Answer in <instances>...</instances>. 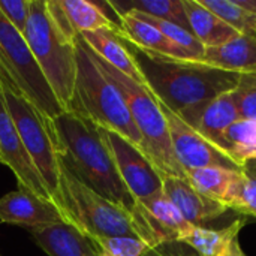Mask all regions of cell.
<instances>
[{"label": "cell", "instance_id": "cell-1", "mask_svg": "<svg viewBox=\"0 0 256 256\" xmlns=\"http://www.w3.org/2000/svg\"><path fill=\"white\" fill-rule=\"evenodd\" d=\"M150 93L190 128H196L204 110L219 96L232 92L240 74L159 56L124 40Z\"/></svg>", "mask_w": 256, "mask_h": 256}, {"label": "cell", "instance_id": "cell-2", "mask_svg": "<svg viewBox=\"0 0 256 256\" xmlns=\"http://www.w3.org/2000/svg\"><path fill=\"white\" fill-rule=\"evenodd\" d=\"M51 128L62 165L96 194L132 213L136 201L124 186L96 124L75 111H63L51 120Z\"/></svg>", "mask_w": 256, "mask_h": 256}, {"label": "cell", "instance_id": "cell-3", "mask_svg": "<svg viewBox=\"0 0 256 256\" xmlns=\"http://www.w3.org/2000/svg\"><path fill=\"white\" fill-rule=\"evenodd\" d=\"M75 44L76 80L74 99L68 111H75L87 117L96 126L122 135L142 150V138L132 120L122 93L96 64L90 48L80 36Z\"/></svg>", "mask_w": 256, "mask_h": 256}, {"label": "cell", "instance_id": "cell-4", "mask_svg": "<svg viewBox=\"0 0 256 256\" xmlns=\"http://www.w3.org/2000/svg\"><path fill=\"white\" fill-rule=\"evenodd\" d=\"M22 36L57 100L68 111L76 80V39H70L57 26L46 0H30V15Z\"/></svg>", "mask_w": 256, "mask_h": 256}, {"label": "cell", "instance_id": "cell-5", "mask_svg": "<svg viewBox=\"0 0 256 256\" xmlns=\"http://www.w3.org/2000/svg\"><path fill=\"white\" fill-rule=\"evenodd\" d=\"M92 51V50H90ZM93 60L102 69V72L114 82V86L122 93L132 120L142 138V152L154 165V168L164 177H184V171L178 165L168 132V124L158 99L150 93V90L130 80L99 56L92 51Z\"/></svg>", "mask_w": 256, "mask_h": 256}, {"label": "cell", "instance_id": "cell-6", "mask_svg": "<svg viewBox=\"0 0 256 256\" xmlns=\"http://www.w3.org/2000/svg\"><path fill=\"white\" fill-rule=\"evenodd\" d=\"M57 206L68 222L93 242L112 237L140 238L134 214L129 210L96 194L62 162Z\"/></svg>", "mask_w": 256, "mask_h": 256}, {"label": "cell", "instance_id": "cell-7", "mask_svg": "<svg viewBox=\"0 0 256 256\" xmlns=\"http://www.w3.org/2000/svg\"><path fill=\"white\" fill-rule=\"evenodd\" d=\"M0 87L27 99L45 118L64 110L45 80L24 36L0 12Z\"/></svg>", "mask_w": 256, "mask_h": 256}, {"label": "cell", "instance_id": "cell-8", "mask_svg": "<svg viewBox=\"0 0 256 256\" xmlns=\"http://www.w3.org/2000/svg\"><path fill=\"white\" fill-rule=\"evenodd\" d=\"M6 110L16 128V132L44 178L54 204L57 206L60 159L51 128V120L45 118L27 99L9 88H0ZM58 207V206H57Z\"/></svg>", "mask_w": 256, "mask_h": 256}, {"label": "cell", "instance_id": "cell-9", "mask_svg": "<svg viewBox=\"0 0 256 256\" xmlns=\"http://www.w3.org/2000/svg\"><path fill=\"white\" fill-rule=\"evenodd\" d=\"M96 128L110 147L117 171L135 201H142L162 192L164 178L141 148L112 130Z\"/></svg>", "mask_w": 256, "mask_h": 256}, {"label": "cell", "instance_id": "cell-10", "mask_svg": "<svg viewBox=\"0 0 256 256\" xmlns=\"http://www.w3.org/2000/svg\"><path fill=\"white\" fill-rule=\"evenodd\" d=\"M132 214L136 224L138 237L150 249L180 244V237L190 228L164 192L136 201Z\"/></svg>", "mask_w": 256, "mask_h": 256}, {"label": "cell", "instance_id": "cell-11", "mask_svg": "<svg viewBox=\"0 0 256 256\" xmlns=\"http://www.w3.org/2000/svg\"><path fill=\"white\" fill-rule=\"evenodd\" d=\"M159 105L168 124L174 156L184 172L200 168H226L243 171V168L234 164L220 148H218L194 128L184 123L177 114H174L160 102Z\"/></svg>", "mask_w": 256, "mask_h": 256}, {"label": "cell", "instance_id": "cell-12", "mask_svg": "<svg viewBox=\"0 0 256 256\" xmlns=\"http://www.w3.org/2000/svg\"><path fill=\"white\" fill-rule=\"evenodd\" d=\"M0 164L6 165L16 178V186H21L38 196L52 201V196L40 177L36 165L27 153L16 128L6 110L0 93ZM54 202V201H52Z\"/></svg>", "mask_w": 256, "mask_h": 256}, {"label": "cell", "instance_id": "cell-13", "mask_svg": "<svg viewBox=\"0 0 256 256\" xmlns=\"http://www.w3.org/2000/svg\"><path fill=\"white\" fill-rule=\"evenodd\" d=\"M0 222L26 230L69 224L63 212L52 201L44 200L21 186L0 198Z\"/></svg>", "mask_w": 256, "mask_h": 256}, {"label": "cell", "instance_id": "cell-14", "mask_svg": "<svg viewBox=\"0 0 256 256\" xmlns=\"http://www.w3.org/2000/svg\"><path fill=\"white\" fill-rule=\"evenodd\" d=\"M162 192L177 207L190 226L213 228V225L222 222L226 214L234 213L226 206L196 192L189 182L182 177H164Z\"/></svg>", "mask_w": 256, "mask_h": 256}, {"label": "cell", "instance_id": "cell-15", "mask_svg": "<svg viewBox=\"0 0 256 256\" xmlns=\"http://www.w3.org/2000/svg\"><path fill=\"white\" fill-rule=\"evenodd\" d=\"M46 8L57 26L70 38L76 39L86 32H118V22L108 16L102 2L88 0H46Z\"/></svg>", "mask_w": 256, "mask_h": 256}, {"label": "cell", "instance_id": "cell-16", "mask_svg": "<svg viewBox=\"0 0 256 256\" xmlns=\"http://www.w3.org/2000/svg\"><path fill=\"white\" fill-rule=\"evenodd\" d=\"M248 224V218L238 216L219 228L190 226L178 243L190 248L196 256H248L240 244V232Z\"/></svg>", "mask_w": 256, "mask_h": 256}, {"label": "cell", "instance_id": "cell-17", "mask_svg": "<svg viewBox=\"0 0 256 256\" xmlns=\"http://www.w3.org/2000/svg\"><path fill=\"white\" fill-rule=\"evenodd\" d=\"M28 232L48 256H100L98 244L70 224H56Z\"/></svg>", "mask_w": 256, "mask_h": 256}, {"label": "cell", "instance_id": "cell-18", "mask_svg": "<svg viewBox=\"0 0 256 256\" xmlns=\"http://www.w3.org/2000/svg\"><path fill=\"white\" fill-rule=\"evenodd\" d=\"M116 18L118 22L117 33L132 45L159 56L180 58V60H190L189 56L177 45H174L159 28H156L144 18L138 16L136 14H124Z\"/></svg>", "mask_w": 256, "mask_h": 256}, {"label": "cell", "instance_id": "cell-19", "mask_svg": "<svg viewBox=\"0 0 256 256\" xmlns=\"http://www.w3.org/2000/svg\"><path fill=\"white\" fill-rule=\"evenodd\" d=\"M82 42L108 64L129 76L130 80L146 86L144 78L124 42V39L112 30H94L80 34Z\"/></svg>", "mask_w": 256, "mask_h": 256}, {"label": "cell", "instance_id": "cell-20", "mask_svg": "<svg viewBox=\"0 0 256 256\" xmlns=\"http://www.w3.org/2000/svg\"><path fill=\"white\" fill-rule=\"evenodd\" d=\"M243 172L244 170L234 171L226 168H200L186 171L184 177L196 192L231 208L238 194Z\"/></svg>", "mask_w": 256, "mask_h": 256}, {"label": "cell", "instance_id": "cell-21", "mask_svg": "<svg viewBox=\"0 0 256 256\" xmlns=\"http://www.w3.org/2000/svg\"><path fill=\"white\" fill-rule=\"evenodd\" d=\"M202 63L240 75L254 72L256 70V34H238L224 45L206 48Z\"/></svg>", "mask_w": 256, "mask_h": 256}, {"label": "cell", "instance_id": "cell-22", "mask_svg": "<svg viewBox=\"0 0 256 256\" xmlns=\"http://www.w3.org/2000/svg\"><path fill=\"white\" fill-rule=\"evenodd\" d=\"M237 99L232 92L216 98L202 112L195 130L224 152L228 129L240 120Z\"/></svg>", "mask_w": 256, "mask_h": 256}, {"label": "cell", "instance_id": "cell-23", "mask_svg": "<svg viewBox=\"0 0 256 256\" xmlns=\"http://www.w3.org/2000/svg\"><path fill=\"white\" fill-rule=\"evenodd\" d=\"M192 34L204 48H213L230 42L240 33L208 10L200 0H183Z\"/></svg>", "mask_w": 256, "mask_h": 256}, {"label": "cell", "instance_id": "cell-24", "mask_svg": "<svg viewBox=\"0 0 256 256\" xmlns=\"http://www.w3.org/2000/svg\"><path fill=\"white\" fill-rule=\"evenodd\" d=\"M105 3L112 10L114 16L138 12L152 18L174 22L190 32L183 0H105Z\"/></svg>", "mask_w": 256, "mask_h": 256}, {"label": "cell", "instance_id": "cell-25", "mask_svg": "<svg viewBox=\"0 0 256 256\" xmlns=\"http://www.w3.org/2000/svg\"><path fill=\"white\" fill-rule=\"evenodd\" d=\"M224 153L243 170L256 162V120L240 118L228 129Z\"/></svg>", "mask_w": 256, "mask_h": 256}, {"label": "cell", "instance_id": "cell-26", "mask_svg": "<svg viewBox=\"0 0 256 256\" xmlns=\"http://www.w3.org/2000/svg\"><path fill=\"white\" fill-rule=\"evenodd\" d=\"M208 10L237 30L240 34H256V16L244 10L236 0H200Z\"/></svg>", "mask_w": 256, "mask_h": 256}, {"label": "cell", "instance_id": "cell-27", "mask_svg": "<svg viewBox=\"0 0 256 256\" xmlns=\"http://www.w3.org/2000/svg\"><path fill=\"white\" fill-rule=\"evenodd\" d=\"M129 14H136L138 16H141L146 21H148L150 24H153L156 28H159L174 45H177L180 50H183L189 56V58L192 62H202L206 48L202 46V44L189 30H186V28H183V27H180V26H177L174 22L152 18V16H147V15H142V14H138V12H129Z\"/></svg>", "mask_w": 256, "mask_h": 256}, {"label": "cell", "instance_id": "cell-28", "mask_svg": "<svg viewBox=\"0 0 256 256\" xmlns=\"http://www.w3.org/2000/svg\"><path fill=\"white\" fill-rule=\"evenodd\" d=\"M100 256H142L150 248L136 237H112L94 242Z\"/></svg>", "mask_w": 256, "mask_h": 256}, {"label": "cell", "instance_id": "cell-29", "mask_svg": "<svg viewBox=\"0 0 256 256\" xmlns=\"http://www.w3.org/2000/svg\"><path fill=\"white\" fill-rule=\"evenodd\" d=\"M234 94L240 117L256 120V70L240 75Z\"/></svg>", "mask_w": 256, "mask_h": 256}, {"label": "cell", "instance_id": "cell-30", "mask_svg": "<svg viewBox=\"0 0 256 256\" xmlns=\"http://www.w3.org/2000/svg\"><path fill=\"white\" fill-rule=\"evenodd\" d=\"M231 210L238 216L256 219V174L244 170L243 180Z\"/></svg>", "mask_w": 256, "mask_h": 256}, {"label": "cell", "instance_id": "cell-31", "mask_svg": "<svg viewBox=\"0 0 256 256\" xmlns=\"http://www.w3.org/2000/svg\"><path fill=\"white\" fill-rule=\"evenodd\" d=\"M0 12L22 34L30 15V0H0Z\"/></svg>", "mask_w": 256, "mask_h": 256}, {"label": "cell", "instance_id": "cell-32", "mask_svg": "<svg viewBox=\"0 0 256 256\" xmlns=\"http://www.w3.org/2000/svg\"><path fill=\"white\" fill-rule=\"evenodd\" d=\"M142 256H196L195 254H186L180 248V244H171V246H164L158 249H150L146 255Z\"/></svg>", "mask_w": 256, "mask_h": 256}, {"label": "cell", "instance_id": "cell-33", "mask_svg": "<svg viewBox=\"0 0 256 256\" xmlns=\"http://www.w3.org/2000/svg\"><path fill=\"white\" fill-rule=\"evenodd\" d=\"M236 3L256 16V0H236Z\"/></svg>", "mask_w": 256, "mask_h": 256}, {"label": "cell", "instance_id": "cell-34", "mask_svg": "<svg viewBox=\"0 0 256 256\" xmlns=\"http://www.w3.org/2000/svg\"><path fill=\"white\" fill-rule=\"evenodd\" d=\"M244 170H246V171H249V172H254V174H256V162H250V164H248V165L244 166Z\"/></svg>", "mask_w": 256, "mask_h": 256}, {"label": "cell", "instance_id": "cell-35", "mask_svg": "<svg viewBox=\"0 0 256 256\" xmlns=\"http://www.w3.org/2000/svg\"><path fill=\"white\" fill-rule=\"evenodd\" d=\"M0 256H2V254H0Z\"/></svg>", "mask_w": 256, "mask_h": 256}, {"label": "cell", "instance_id": "cell-36", "mask_svg": "<svg viewBox=\"0 0 256 256\" xmlns=\"http://www.w3.org/2000/svg\"><path fill=\"white\" fill-rule=\"evenodd\" d=\"M0 88H2V87H0Z\"/></svg>", "mask_w": 256, "mask_h": 256}]
</instances>
